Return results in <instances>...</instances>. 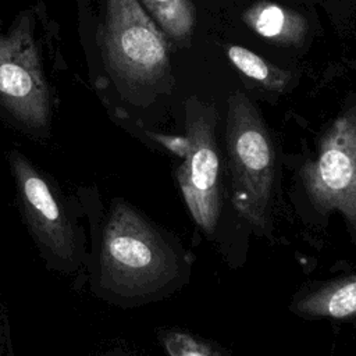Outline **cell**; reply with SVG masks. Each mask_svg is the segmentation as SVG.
<instances>
[{
  "label": "cell",
  "mask_w": 356,
  "mask_h": 356,
  "mask_svg": "<svg viewBox=\"0 0 356 356\" xmlns=\"http://www.w3.org/2000/svg\"><path fill=\"white\" fill-rule=\"evenodd\" d=\"M89 228V291L120 307L171 295L189 275L192 257L171 234L122 197L103 206L96 186L78 189Z\"/></svg>",
  "instance_id": "cell-1"
},
{
  "label": "cell",
  "mask_w": 356,
  "mask_h": 356,
  "mask_svg": "<svg viewBox=\"0 0 356 356\" xmlns=\"http://www.w3.org/2000/svg\"><path fill=\"white\" fill-rule=\"evenodd\" d=\"M90 82L113 117L174 90L168 38L138 0H76Z\"/></svg>",
  "instance_id": "cell-2"
},
{
  "label": "cell",
  "mask_w": 356,
  "mask_h": 356,
  "mask_svg": "<svg viewBox=\"0 0 356 356\" xmlns=\"http://www.w3.org/2000/svg\"><path fill=\"white\" fill-rule=\"evenodd\" d=\"M60 44V26L43 0L18 11L7 25L0 19V118L35 140L51 135L57 82L67 68Z\"/></svg>",
  "instance_id": "cell-3"
},
{
  "label": "cell",
  "mask_w": 356,
  "mask_h": 356,
  "mask_svg": "<svg viewBox=\"0 0 356 356\" xmlns=\"http://www.w3.org/2000/svg\"><path fill=\"white\" fill-rule=\"evenodd\" d=\"M7 157L22 220L46 266L63 275L82 274L89 242L78 196L64 195L57 182L18 149H11Z\"/></svg>",
  "instance_id": "cell-4"
},
{
  "label": "cell",
  "mask_w": 356,
  "mask_h": 356,
  "mask_svg": "<svg viewBox=\"0 0 356 356\" xmlns=\"http://www.w3.org/2000/svg\"><path fill=\"white\" fill-rule=\"evenodd\" d=\"M225 149L232 204L259 235H268L277 172L275 149L259 110L239 90L228 97Z\"/></svg>",
  "instance_id": "cell-5"
},
{
  "label": "cell",
  "mask_w": 356,
  "mask_h": 356,
  "mask_svg": "<svg viewBox=\"0 0 356 356\" xmlns=\"http://www.w3.org/2000/svg\"><path fill=\"white\" fill-rule=\"evenodd\" d=\"M298 175L309 204L323 216L339 213L356 235V106L332 121Z\"/></svg>",
  "instance_id": "cell-6"
},
{
  "label": "cell",
  "mask_w": 356,
  "mask_h": 356,
  "mask_svg": "<svg viewBox=\"0 0 356 356\" xmlns=\"http://www.w3.org/2000/svg\"><path fill=\"white\" fill-rule=\"evenodd\" d=\"M184 110L189 146L175 178L195 224L206 234H213L222 209L221 159L216 136L218 114L211 103L197 96H189Z\"/></svg>",
  "instance_id": "cell-7"
},
{
  "label": "cell",
  "mask_w": 356,
  "mask_h": 356,
  "mask_svg": "<svg viewBox=\"0 0 356 356\" xmlns=\"http://www.w3.org/2000/svg\"><path fill=\"white\" fill-rule=\"evenodd\" d=\"M288 309L305 320H356V274L305 284Z\"/></svg>",
  "instance_id": "cell-8"
},
{
  "label": "cell",
  "mask_w": 356,
  "mask_h": 356,
  "mask_svg": "<svg viewBox=\"0 0 356 356\" xmlns=\"http://www.w3.org/2000/svg\"><path fill=\"white\" fill-rule=\"evenodd\" d=\"M242 21L254 33L280 46L302 44L309 31V24L302 14L266 0L246 8Z\"/></svg>",
  "instance_id": "cell-9"
},
{
  "label": "cell",
  "mask_w": 356,
  "mask_h": 356,
  "mask_svg": "<svg viewBox=\"0 0 356 356\" xmlns=\"http://www.w3.org/2000/svg\"><path fill=\"white\" fill-rule=\"evenodd\" d=\"M164 35L184 46L196 28V7L192 0H138Z\"/></svg>",
  "instance_id": "cell-10"
},
{
  "label": "cell",
  "mask_w": 356,
  "mask_h": 356,
  "mask_svg": "<svg viewBox=\"0 0 356 356\" xmlns=\"http://www.w3.org/2000/svg\"><path fill=\"white\" fill-rule=\"evenodd\" d=\"M225 53L238 71L268 90L282 92L291 81V74L286 70L268 63L266 58L246 47L229 44L227 46Z\"/></svg>",
  "instance_id": "cell-11"
},
{
  "label": "cell",
  "mask_w": 356,
  "mask_h": 356,
  "mask_svg": "<svg viewBox=\"0 0 356 356\" xmlns=\"http://www.w3.org/2000/svg\"><path fill=\"white\" fill-rule=\"evenodd\" d=\"M159 339L167 356H228L217 343L185 330L163 328Z\"/></svg>",
  "instance_id": "cell-12"
},
{
  "label": "cell",
  "mask_w": 356,
  "mask_h": 356,
  "mask_svg": "<svg viewBox=\"0 0 356 356\" xmlns=\"http://www.w3.org/2000/svg\"><path fill=\"white\" fill-rule=\"evenodd\" d=\"M139 134L146 138L147 140H150L152 143H156V145H160L161 147L167 149L168 152L174 153L175 156H179V157H185L186 152H188V138L184 135V136H178V135H168V134H161V132H156V131H152V129H146V128H142L139 129Z\"/></svg>",
  "instance_id": "cell-13"
},
{
  "label": "cell",
  "mask_w": 356,
  "mask_h": 356,
  "mask_svg": "<svg viewBox=\"0 0 356 356\" xmlns=\"http://www.w3.org/2000/svg\"><path fill=\"white\" fill-rule=\"evenodd\" d=\"M102 356H129V355L127 352H124V350H108V352H106Z\"/></svg>",
  "instance_id": "cell-14"
}]
</instances>
